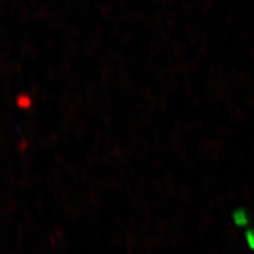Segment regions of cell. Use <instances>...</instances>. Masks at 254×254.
<instances>
[{
    "label": "cell",
    "mask_w": 254,
    "mask_h": 254,
    "mask_svg": "<svg viewBox=\"0 0 254 254\" xmlns=\"http://www.w3.org/2000/svg\"><path fill=\"white\" fill-rule=\"evenodd\" d=\"M234 221H236V224L239 225V226L247 225L249 218H247L246 211H244V209H238V211L234 212Z\"/></svg>",
    "instance_id": "cell-1"
},
{
    "label": "cell",
    "mask_w": 254,
    "mask_h": 254,
    "mask_svg": "<svg viewBox=\"0 0 254 254\" xmlns=\"http://www.w3.org/2000/svg\"><path fill=\"white\" fill-rule=\"evenodd\" d=\"M247 243L254 250V230L247 232Z\"/></svg>",
    "instance_id": "cell-2"
}]
</instances>
